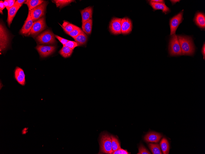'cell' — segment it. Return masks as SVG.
Listing matches in <instances>:
<instances>
[{"label": "cell", "mask_w": 205, "mask_h": 154, "mask_svg": "<svg viewBox=\"0 0 205 154\" xmlns=\"http://www.w3.org/2000/svg\"><path fill=\"white\" fill-rule=\"evenodd\" d=\"M14 77L17 82L22 86L25 85V75L23 70L20 67H17L14 72Z\"/></svg>", "instance_id": "cell-12"}, {"label": "cell", "mask_w": 205, "mask_h": 154, "mask_svg": "<svg viewBox=\"0 0 205 154\" xmlns=\"http://www.w3.org/2000/svg\"><path fill=\"white\" fill-rule=\"evenodd\" d=\"M56 47L53 45H38L36 49L42 57H47L52 54L55 50Z\"/></svg>", "instance_id": "cell-8"}, {"label": "cell", "mask_w": 205, "mask_h": 154, "mask_svg": "<svg viewBox=\"0 0 205 154\" xmlns=\"http://www.w3.org/2000/svg\"><path fill=\"white\" fill-rule=\"evenodd\" d=\"M182 55H192L195 52V47L191 37L177 36Z\"/></svg>", "instance_id": "cell-1"}, {"label": "cell", "mask_w": 205, "mask_h": 154, "mask_svg": "<svg viewBox=\"0 0 205 154\" xmlns=\"http://www.w3.org/2000/svg\"><path fill=\"white\" fill-rule=\"evenodd\" d=\"M82 30L80 28L77 26L71 32L68 34L74 38L80 34Z\"/></svg>", "instance_id": "cell-28"}, {"label": "cell", "mask_w": 205, "mask_h": 154, "mask_svg": "<svg viewBox=\"0 0 205 154\" xmlns=\"http://www.w3.org/2000/svg\"><path fill=\"white\" fill-rule=\"evenodd\" d=\"M53 1V2L56 4L57 7H60L61 8L64 6L67 5L74 1L70 0H56Z\"/></svg>", "instance_id": "cell-27"}, {"label": "cell", "mask_w": 205, "mask_h": 154, "mask_svg": "<svg viewBox=\"0 0 205 154\" xmlns=\"http://www.w3.org/2000/svg\"><path fill=\"white\" fill-rule=\"evenodd\" d=\"M75 41L76 42L79 46L84 45L87 40V37L86 34L83 30L80 34L74 38Z\"/></svg>", "instance_id": "cell-19"}, {"label": "cell", "mask_w": 205, "mask_h": 154, "mask_svg": "<svg viewBox=\"0 0 205 154\" xmlns=\"http://www.w3.org/2000/svg\"><path fill=\"white\" fill-rule=\"evenodd\" d=\"M160 145L163 154H168L169 145L168 142L166 138H164L162 139L160 143Z\"/></svg>", "instance_id": "cell-22"}, {"label": "cell", "mask_w": 205, "mask_h": 154, "mask_svg": "<svg viewBox=\"0 0 205 154\" xmlns=\"http://www.w3.org/2000/svg\"><path fill=\"white\" fill-rule=\"evenodd\" d=\"M20 7L18 6L14 5L8 10V17L7 22L9 27L12 22L13 18Z\"/></svg>", "instance_id": "cell-16"}, {"label": "cell", "mask_w": 205, "mask_h": 154, "mask_svg": "<svg viewBox=\"0 0 205 154\" xmlns=\"http://www.w3.org/2000/svg\"><path fill=\"white\" fill-rule=\"evenodd\" d=\"M137 154H150L149 151L142 144H141L139 148V152Z\"/></svg>", "instance_id": "cell-30"}, {"label": "cell", "mask_w": 205, "mask_h": 154, "mask_svg": "<svg viewBox=\"0 0 205 154\" xmlns=\"http://www.w3.org/2000/svg\"><path fill=\"white\" fill-rule=\"evenodd\" d=\"M26 1L25 0H16L14 5L17 6L21 7L22 5Z\"/></svg>", "instance_id": "cell-33"}, {"label": "cell", "mask_w": 205, "mask_h": 154, "mask_svg": "<svg viewBox=\"0 0 205 154\" xmlns=\"http://www.w3.org/2000/svg\"><path fill=\"white\" fill-rule=\"evenodd\" d=\"M183 10L172 18L170 21V35L175 34L176 31L183 19Z\"/></svg>", "instance_id": "cell-7"}, {"label": "cell", "mask_w": 205, "mask_h": 154, "mask_svg": "<svg viewBox=\"0 0 205 154\" xmlns=\"http://www.w3.org/2000/svg\"><path fill=\"white\" fill-rule=\"evenodd\" d=\"M92 19H91L89 20L82 24V28L83 31L87 35L91 34L92 29Z\"/></svg>", "instance_id": "cell-20"}, {"label": "cell", "mask_w": 205, "mask_h": 154, "mask_svg": "<svg viewBox=\"0 0 205 154\" xmlns=\"http://www.w3.org/2000/svg\"><path fill=\"white\" fill-rule=\"evenodd\" d=\"M149 148L153 154H162V152L159 144L150 143L148 144Z\"/></svg>", "instance_id": "cell-25"}, {"label": "cell", "mask_w": 205, "mask_h": 154, "mask_svg": "<svg viewBox=\"0 0 205 154\" xmlns=\"http://www.w3.org/2000/svg\"><path fill=\"white\" fill-rule=\"evenodd\" d=\"M46 27L45 18L42 17L33 23L32 27L27 35L35 36L44 30Z\"/></svg>", "instance_id": "cell-5"}, {"label": "cell", "mask_w": 205, "mask_h": 154, "mask_svg": "<svg viewBox=\"0 0 205 154\" xmlns=\"http://www.w3.org/2000/svg\"><path fill=\"white\" fill-rule=\"evenodd\" d=\"M162 135L155 132H149L144 136V140L147 142H158Z\"/></svg>", "instance_id": "cell-13"}, {"label": "cell", "mask_w": 205, "mask_h": 154, "mask_svg": "<svg viewBox=\"0 0 205 154\" xmlns=\"http://www.w3.org/2000/svg\"><path fill=\"white\" fill-rule=\"evenodd\" d=\"M93 10L92 7L89 6L80 11L82 16V24L92 18Z\"/></svg>", "instance_id": "cell-14"}, {"label": "cell", "mask_w": 205, "mask_h": 154, "mask_svg": "<svg viewBox=\"0 0 205 154\" xmlns=\"http://www.w3.org/2000/svg\"><path fill=\"white\" fill-rule=\"evenodd\" d=\"M169 51V54L171 56L182 55L177 36L176 34L172 35L170 38Z\"/></svg>", "instance_id": "cell-4"}, {"label": "cell", "mask_w": 205, "mask_h": 154, "mask_svg": "<svg viewBox=\"0 0 205 154\" xmlns=\"http://www.w3.org/2000/svg\"><path fill=\"white\" fill-rule=\"evenodd\" d=\"M149 4L154 10H161L165 14L170 11L168 8L165 4L155 2L149 1Z\"/></svg>", "instance_id": "cell-17"}, {"label": "cell", "mask_w": 205, "mask_h": 154, "mask_svg": "<svg viewBox=\"0 0 205 154\" xmlns=\"http://www.w3.org/2000/svg\"><path fill=\"white\" fill-rule=\"evenodd\" d=\"M3 2L4 6L7 9L8 8L9 5L7 0H4V1Z\"/></svg>", "instance_id": "cell-38"}, {"label": "cell", "mask_w": 205, "mask_h": 154, "mask_svg": "<svg viewBox=\"0 0 205 154\" xmlns=\"http://www.w3.org/2000/svg\"><path fill=\"white\" fill-rule=\"evenodd\" d=\"M47 5V2L44 1L30 11L31 17L33 21L34 22L42 17L45 13Z\"/></svg>", "instance_id": "cell-6"}, {"label": "cell", "mask_w": 205, "mask_h": 154, "mask_svg": "<svg viewBox=\"0 0 205 154\" xmlns=\"http://www.w3.org/2000/svg\"><path fill=\"white\" fill-rule=\"evenodd\" d=\"M112 147L114 152L121 148L120 143L118 139L113 135H111Z\"/></svg>", "instance_id": "cell-26"}, {"label": "cell", "mask_w": 205, "mask_h": 154, "mask_svg": "<svg viewBox=\"0 0 205 154\" xmlns=\"http://www.w3.org/2000/svg\"><path fill=\"white\" fill-rule=\"evenodd\" d=\"M0 25V50L1 51L4 49L7 45L8 37L6 30L4 27Z\"/></svg>", "instance_id": "cell-15"}, {"label": "cell", "mask_w": 205, "mask_h": 154, "mask_svg": "<svg viewBox=\"0 0 205 154\" xmlns=\"http://www.w3.org/2000/svg\"><path fill=\"white\" fill-rule=\"evenodd\" d=\"M36 38L40 44H53L56 42L54 34L49 30H46L40 34Z\"/></svg>", "instance_id": "cell-3"}, {"label": "cell", "mask_w": 205, "mask_h": 154, "mask_svg": "<svg viewBox=\"0 0 205 154\" xmlns=\"http://www.w3.org/2000/svg\"><path fill=\"white\" fill-rule=\"evenodd\" d=\"M5 7L3 2L1 0L0 1V10L2 11Z\"/></svg>", "instance_id": "cell-35"}, {"label": "cell", "mask_w": 205, "mask_h": 154, "mask_svg": "<svg viewBox=\"0 0 205 154\" xmlns=\"http://www.w3.org/2000/svg\"><path fill=\"white\" fill-rule=\"evenodd\" d=\"M151 1H152V2H153L161 3L165 4L164 1L163 0H151Z\"/></svg>", "instance_id": "cell-37"}, {"label": "cell", "mask_w": 205, "mask_h": 154, "mask_svg": "<svg viewBox=\"0 0 205 154\" xmlns=\"http://www.w3.org/2000/svg\"><path fill=\"white\" fill-rule=\"evenodd\" d=\"M202 52L203 56V59H205V44L204 43L202 49Z\"/></svg>", "instance_id": "cell-36"}, {"label": "cell", "mask_w": 205, "mask_h": 154, "mask_svg": "<svg viewBox=\"0 0 205 154\" xmlns=\"http://www.w3.org/2000/svg\"><path fill=\"white\" fill-rule=\"evenodd\" d=\"M55 37L62 44L63 46L65 45L66 43L69 41V40L61 37L58 35H55Z\"/></svg>", "instance_id": "cell-32"}, {"label": "cell", "mask_w": 205, "mask_h": 154, "mask_svg": "<svg viewBox=\"0 0 205 154\" xmlns=\"http://www.w3.org/2000/svg\"><path fill=\"white\" fill-rule=\"evenodd\" d=\"M129 153L126 150L121 148L114 152L113 154H129Z\"/></svg>", "instance_id": "cell-31"}, {"label": "cell", "mask_w": 205, "mask_h": 154, "mask_svg": "<svg viewBox=\"0 0 205 154\" xmlns=\"http://www.w3.org/2000/svg\"><path fill=\"white\" fill-rule=\"evenodd\" d=\"M73 50L70 48L66 46H63L61 49L60 50L59 53L64 58L69 57L71 55Z\"/></svg>", "instance_id": "cell-23"}, {"label": "cell", "mask_w": 205, "mask_h": 154, "mask_svg": "<svg viewBox=\"0 0 205 154\" xmlns=\"http://www.w3.org/2000/svg\"><path fill=\"white\" fill-rule=\"evenodd\" d=\"M33 22L31 16L30 11H29L27 17L20 30V33L22 34H27L32 27L33 23Z\"/></svg>", "instance_id": "cell-11"}, {"label": "cell", "mask_w": 205, "mask_h": 154, "mask_svg": "<svg viewBox=\"0 0 205 154\" xmlns=\"http://www.w3.org/2000/svg\"><path fill=\"white\" fill-rule=\"evenodd\" d=\"M170 1L172 2V3L174 4L177 2L179 1L180 0H170Z\"/></svg>", "instance_id": "cell-39"}, {"label": "cell", "mask_w": 205, "mask_h": 154, "mask_svg": "<svg viewBox=\"0 0 205 154\" xmlns=\"http://www.w3.org/2000/svg\"><path fill=\"white\" fill-rule=\"evenodd\" d=\"M194 21L196 24L199 27L204 28L205 27V16L201 13L198 12L195 15Z\"/></svg>", "instance_id": "cell-18"}, {"label": "cell", "mask_w": 205, "mask_h": 154, "mask_svg": "<svg viewBox=\"0 0 205 154\" xmlns=\"http://www.w3.org/2000/svg\"><path fill=\"white\" fill-rule=\"evenodd\" d=\"M61 26L63 29L67 34L71 32L77 26L65 20L63 21V23Z\"/></svg>", "instance_id": "cell-24"}, {"label": "cell", "mask_w": 205, "mask_h": 154, "mask_svg": "<svg viewBox=\"0 0 205 154\" xmlns=\"http://www.w3.org/2000/svg\"><path fill=\"white\" fill-rule=\"evenodd\" d=\"M7 1L9 5L6 9L8 10L14 5L16 1L15 0H7Z\"/></svg>", "instance_id": "cell-34"}, {"label": "cell", "mask_w": 205, "mask_h": 154, "mask_svg": "<svg viewBox=\"0 0 205 154\" xmlns=\"http://www.w3.org/2000/svg\"><path fill=\"white\" fill-rule=\"evenodd\" d=\"M100 151L102 153L109 154L113 153L111 135L106 132L102 133L100 136Z\"/></svg>", "instance_id": "cell-2"}, {"label": "cell", "mask_w": 205, "mask_h": 154, "mask_svg": "<svg viewBox=\"0 0 205 154\" xmlns=\"http://www.w3.org/2000/svg\"><path fill=\"white\" fill-rule=\"evenodd\" d=\"M44 2L43 0H27L25 3L27 6L29 11H30Z\"/></svg>", "instance_id": "cell-21"}, {"label": "cell", "mask_w": 205, "mask_h": 154, "mask_svg": "<svg viewBox=\"0 0 205 154\" xmlns=\"http://www.w3.org/2000/svg\"><path fill=\"white\" fill-rule=\"evenodd\" d=\"M122 18H112L110 22L109 29L113 34L117 35L121 33Z\"/></svg>", "instance_id": "cell-9"}, {"label": "cell", "mask_w": 205, "mask_h": 154, "mask_svg": "<svg viewBox=\"0 0 205 154\" xmlns=\"http://www.w3.org/2000/svg\"><path fill=\"white\" fill-rule=\"evenodd\" d=\"M121 26V33L123 34H128L132 30L131 21L128 18H124L122 19Z\"/></svg>", "instance_id": "cell-10"}, {"label": "cell", "mask_w": 205, "mask_h": 154, "mask_svg": "<svg viewBox=\"0 0 205 154\" xmlns=\"http://www.w3.org/2000/svg\"><path fill=\"white\" fill-rule=\"evenodd\" d=\"M65 45L70 48L73 50L75 47L79 46L78 44L75 41L70 40H69Z\"/></svg>", "instance_id": "cell-29"}]
</instances>
